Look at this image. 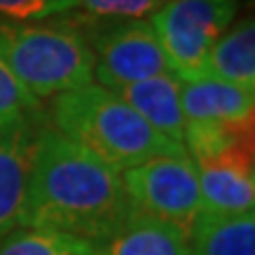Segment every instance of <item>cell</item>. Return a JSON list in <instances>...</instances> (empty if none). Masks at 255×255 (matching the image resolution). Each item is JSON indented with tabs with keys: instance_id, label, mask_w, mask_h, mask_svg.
<instances>
[{
	"instance_id": "cell-8",
	"label": "cell",
	"mask_w": 255,
	"mask_h": 255,
	"mask_svg": "<svg viewBox=\"0 0 255 255\" xmlns=\"http://www.w3.org/2000/svg\"><path fill=\"white\" fill-rule=\"evenodd\" d=\"M43 116L0 130V237L21 227L28 170Z\"/></svg>"
},
{
	"instance_id": "cell-5",
	"label": "cell",
	"mask_w": 255,
	"mask_h": 255,
	"mask_svg": "<svg viewBox=\"0 0 255 255\" xmlns=\"http://www.w3.org/2000/svg\"><path fill=\"white\" fill-rule=\"evenodd\" d=\"M78 28L95 59L92 78L107 90L173 73L149 19H97Z\"/></svg>"
},
{
	"instance_id": "cell-3",
	"label": "cell",
	"mask_w": 255,
	"mask_h": 255,
	"mask_svg": "<svg viewBox=\"0 0 255 255\" xmlns=\"http://www.w3.org/2000/svg\"><path fill=\"white\" fill-rule=\"evenodd\" d=\"M0 64L38 102L88 85L95 71L88 40L69 21L0 19Z\"/></svg>"
},
{
	"instance_id": "cell-12",
	"label": "cell",
	"mask_w": 255,
	"mask_h": 255,
	"mask_svg": "<svg viewBox=\"0 0 255 255\" xmlns=\"http://www.w3.org/2000/svg\"><path fill=\"white\" fill-rule=\"evenodd\" d=\"M189 255H255V215L201 210L189 232Z\"/></svg>"
},
{
	"instance_id": "cell-7",
	"label": "cell",
	"mask_w": 255,
	"mask_h": 255,
	"mask_svg": "<svg viewBox=\"0 0 255 255\" xmlns=\"http://www.w3.org/2000/svg\"><path fill=\"white\" fill-rule=\"evenodd\" d=\"M199 175L201 210L206 213H253L255 208V168L253 142L227 149L218 156L194 161Z\"/></svg>"
},
{
	"instance_id": "cell-1",
	"label": "cell",
	"mask_w": 255,
	"mask_h": 255,
	"mask_svg": "<svg viewBox=\"0 0 255 255\" xmlns=\"http://www.w3.org/2000/svg\"><path fill=\"white\" fill-rule=\"evenodd\" d=\"M121 173L102 163L57 128H38L21 227L95 244L130 218Z\"/></svg>"
},
{
	"instance_id": "cell-16",
	"label": "cell",
	"mask_w": 255,
	"mask_h": 255,
	"mask_svg": "<svg viewBox=\"0 0 255 255\" xmlns=\"http://www.w3.org/2000/svg\"><path fill=\"white\" fill-rule=\"evenodd\" d=\"M163 2L158 0H73L92 19H149Z\"/></svg>"
},
{
	"instance_id": "cell-2",
	"label": "cell",
	"mask_w": 255,
	"mask_h": 255,
	"mask_svg": "<svg viewBox=\"0 0 255 255\" xmlns=\"http://www.w3.org/2000/svg\"><path fill=\"white\" fill-rule=\"evenodd\" d=\"M52 128L114 170H128L156 156H187L182 144L158 135L116 92L88 83L50 102Z\"/></svg>"
},
{
	"instance_id": "cell-6",
	"label": "cell",
	"mask_w": 255,
	"mask_h": 255,
	"mask_svg": "<svg viewBox=\"0 0 255 255\" xmlns=\"http://www.w3.org/2000/svg\"><path fill=\"white\" fill-rule=\"evenodd\" d=\"M130 208L137 215L161 220L189 237L201 213L196 165L189 156H156L121 173Z\"/></svg>"
},
{
	"instance_id": "cell-15",
	"label": "cell",
	"mask_w": 255,
	"mask_h": 255,
	"mask_svg": "<svg viewBox=\"0 0 255 255\" xmlns=\"http://www.w3.org/2000/svg\"><path fill=\"white\" fill-rule=\"evenodd\" d=\"M36 116H43L40 102L36 97H31L12 78V73L0 64V130L24 123L28 119H36Z\"/></svg>"
},
{
	"instance_id": "cell-17",
	"label": "cell",
	"mask_w": 255,
	"mask_h": 255,
	"mask_svg": "<svg viewBox=\"0 0 255 255\" xmlns=\"http://www.w3.org/2000/svg\"><path fill=\"white\" fill-rule=\"evenodd\" d=\"M73 9V0H0V19L5 21H40Z\"/></svg>"
},
{
	"instance_id": "cell-4",
	"label": "cell",
	"mask_w": 255,
	"mask_h": 255,
	"mask_svg": "<svg viewBox=\"0 0 255 255\" xmlns=\"http://www.w3.org/2000/svg\"><path fill=\"white\" fill-rule=\"evenodd\" d=\"M239 12V0H170L149 17L180 81L206 78L208 55Z\"/></svg>"
},
{
	"instance_id": "cell-14",
	"label": "cell",
	"mask_w": 255,
	"mask_h": 255,
	"mask_svg": "<svg viewBox=\"0 0 255 255\" xmlns=\"http://www.w3.org/2000/svg\"><path fill=\"white\" fill-rule=\"evenodd\" d=\"M88 246V241L31 227H17L0 237V255H85Z\"/></svg>"
},
{
	"instance_id": "cell-10",
	"label": "cell",
	"mask_w": 255,
	"mask_h": 255,
	"mask_svg": "<svg viewBox=\"0 0 255 255\" xmlns=\"http://www.w3.org/2000/svg\"><path fill=\"white\" fill-rule=\"evenodd\" d=\"M85 255H189V237L168 222L130 213L116 232L90 244Z\"/></svg>"
},
{
	"instance_id": "cell-11",
	"label": "cell",
	"mask_w": 255,
	"mask_h": 255,
	"mask_svg": "<svg viewBox=\"0 0 255 255\" xmlns=\"http://www.w3.org/2000/svg\"><path fill=\"white\" fill-rule=\"evenodd\" d=\"M111 92H116L128 107H132L158 135H163L175 144L184 142L187 119L180 104V78L175 73L123 85Z\"/></svg>"
},
{
	"instance_id": "cell-18",
	"label": "cell",
	"mask_w": 255,
	"mask_h": 255,
	"mask_svg": "<svg viewBox=\"0 0 255 255\" xmlns=\"http://www.w3.org/2000/svg\"><path fill=\"white\" fill-rule=\"evenodd\" d=\"M158 2H170V0H158Z\"/></svg>"
},
{
	"instance_id": "cell-13",
	"label": "cell",
	"mask_w": 255,
	"mask_h": 255,
	"mask_svg": "<svg viewBox=\"0 0 255 255\" xmlns=\"http://www.w3.org/2000/svg\"><path fill=\"white\" fill-rule=\"evenodd\" d=\"M206 78L225 81L255 92V24L241 19L229 26L213 45L206 66Z\"/></svg>"
},
{
	"instance_id": "cell-9",
	"label": "cell",
	"mask_w": 255,
	"mask_h": 255,
	"mask_svg": "<svg viewBox=\"0 0 255 255\" xmlns=\"http://www.w3.org/2000/svg\"><path fill=\"white\" fill-rule=\"evenodd\" d=\"M180 104L191 123L253 126L255 92L215 78L180 81Z\"/></svg>"
}]
</instances>
